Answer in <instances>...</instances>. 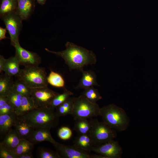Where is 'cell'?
Segmentation results:
<instances>
[{"mask_svg":"<svg viewBox=\"0 0 158 158\" xmlns=\"http://www.w3.org/2000/svg\"><path fill=\"white\" fill-rule=\"evenodd\" d=\"M34 148V144L28 140L21 138L16 147L12 151L17 158L20 156L30 153H32Z\"/></svg>","mask_w":158,"mask_h":158,"instance_id":"obj_21","label":"cell"},{"mask_svg":"<svg viewBox=\"0 0 158 158\" xmlns=\"http://www.w3.org/2000/svg\"><path fill=\"white\" fill-rule=\"evenodd\" d=\"M32 153H26L19 156L18 158H33Z\"/></svg>","mask_w":158,"mask_h":158,"instance_id":"obj_37","label":"cell"},{"mask_svg":"<svg viewBox=\"0 0 158 158\" xmlns=\"http://www.w3.org/2000/svg\"><path fill=\"white\" fill-rule=\"evenodd\" d=\"M91 128L90 123L86 119L75 120L73 130L79 135L89 133Z\"/></svg>","mask_w":158,"mask_h":158,"instance_id":"obj_25","label":"cell"},{"mask_svg":"<svg viewBox=\"0 0 158 158\" xmlns=\"http://www.w3.org/2000/svg\"><path fill=\"white\" fill-rule=\"evenodd\" d=\"M100 108L97 103L91 102L81 95L74 97L72 115L74 120L93 118L99 116Z\"/></svg>","mask_w":158,"mask_h":158,"instance_id":"obj_5","label":"cell"},{"mask_svg":"<svg viewBox=\"0 0 158 158\" xmlns=\"http://www.w3.org/2000/svg\"><path fill=\"white\" fill-rule=\"evenodd\" d=\"M81 95L93 103H96L97 101L102 98L98 90L95 88L93 86L84 89Z\"/></svg>","mask_w":158,"mask_h":158,"instance_id":"obj_29","label":"cell"},{"mask_svg":"<svg viewBox=\"0 0 158 158\" xmlns=\"http://www.w3.org/2000/svg\"><path fill=\"white\" fill-rule=\"evenodd\" d=\"M18 116L14 112L0 115V136L3 139L5 135L13 128Z\"/></svg>","mask_w":158,"mask_h":158,"instance_id":"obj_13","label":"cell"},{"mask_svg":"<svg viewBox=\"0 0 158 158\" xmlns=\"http://www.w3.org/2000/svg\"><path fill=\"white\" fill-rule=\"evenodd\" d=\"M11 77L4 74L0 76V96L6 97L13 86Z\"/></svg>","mask_w":158,"mask_h":158,"instance_id":"obj_22","label":"cell"},{"mask_svg":"<svg viewBox=\"0 0 158 158\" xmlns=\"http://www.w3.org/2000/svg\"><path fill=\"white\" fill-rule=\"evenodd\" d=\"M46 0H37V1L39 4L41 5H43L45 4Z\"/></svg>","mask_w":158,"mask_h":158,"instance_id":"obj_39","label":"cell"},{"mask_svg":"<svg viewBox=\"0 0 158 158\" xmlns=\"http://www.w3.org/2000/svg\"><path fill=\"white\" fill-rule=\"evenodd\" d=\"M81 72L82 73V77L75 89H84L92 86H99L97 82V75L94 72L90 70H83Z\"/></svg>","mask_w":158,"mask_h":158,"instance_id":"obj_15","label":"cell"},{"mask_svg":"<svg viewBox=\"0 0 158 158\" xmlns=\"http://www.w3.org/2000/svg\"><path fill=\"white\" fill-rule=\"evenodd\" d=\"M50 107L35 109L19 118L25 121L35 129L46 128L51 129L58 125L59 116Z\"/></svg>","mask_w":158,"mask_h":158,"instance_id":"obj_2","label":"cell"},{"mask_svg":"<svg viewBox=\"0 0 158 158\" xmlns=\"http://www.w3.org/2000/svg\"><path fill=\"white\" fill-rule=\"evenodd\" d=\"M59 94L47 86L31 89V96L36 109L50 107L54 98Z\"/></svg>","mask_w":158,"mask_h":158,"instance_id":"obj_8","label":"cell"},{"mask_svg":"<svg viewBox=\"0 0 158 158\" xmlns=\"http://www.w3.org/2000/svg\"><path fill=\"white\" fill-rule=\"evenodd\" d=\"M0 158H17L12 151L8 150L0 143Z\"/></svg>","mask_w":158,"mask_h":158,"instance_id":"obj_34","label":"cell"},{"mask_svg":"<svg viewBox=\"0 0 158 158\" xmlns=\"http://www.w3.org/2000/svg\"><path fill=\"white\" fill-rule=\"evenodd\" d=\"M71 129L67 126H63L58 130L57 134L61 140H67L71 138L72 135Z\"/></svg>","mask_w":158,"mask_h":158,"instance_id":"obj_33","label":"cell"},{"mask_svg":"<svg viewBox=\"0 0 158 158\" xmlns=\"http://www.w3.org/2000/svg\"><path fill=\"white\" fill-rule=\"evenodd\" d=\"M38 158H61L58 152L43 146L38 147L36 151Z\"/></svg>","mask_w":158,"mask_h":158,"instance_id":"obj_30","label":"cell"},{"mask_svg":"<svg viewBox=\"0 0 158 158\" xmlns=\"http://www.w3.org/2000/svg\"><path fill=\"white\" fill-rule=\"evenodd\" d=\"M65 46L66 49L61 51H51L47 48L45 50L63 58L70 70L77 69L81 71L85 66L96 63V57L92 51L69 42Z\"/></svg>","mask_w":158,"mask_h":158,"instance_id":"obj_1","label":"cell"},{"mask_svg":"<svg viewBox=\"0 0 158 158\" xmlns=\"http://www.w3.org/2000/svg\"><path fill=\"white\" fill-rule=\"evenodd\" d=\"M99 116L103 121L112 129L118 131L126 130L130 124V119L125 111L111 104L100 108Z\"/></svg>","mask_w":158,"mask_h":158,"instance_id":"obj_3","label":"cell"},{"mask_svg":"<svg viewBox=\"0 0 158 158\" xmlns=\"http://www.w3.org/2000/svg\"><path fill=\"white\" fill-rule=\"evenodd\" d=\"M7 29L6 28H3L0 27V40L5 39L7 37L6 36Z\"/></svg>","mask_w":158,"mask_h":158,"instance_id":"obj_36","label":"cell"},{"mask_svg":"<svg viewBox=\"0 0 158 158\" xmlns=\"http://www.w3.org/2000/svg\"><path fill=\"white\" fill-rule=\"evenodd\" d=\"M36 109L31 96H23L20 107L16 111L18 116L25 115Z\"/></svg>","mask_w":158,"mask_h":158,"instance_id":"obj_20","label":"cell"},{"mask_svg":"<svg viewBox=\"0 0 158 158\" xmlns=\"http://www.w3.org/2000/svg\"><path fill=\"white\" fill-rule=\"evenodd\" d=\"M63 88V93L59 94L56 96L53 99L50 106V108L55 109L57 107L67 101L73 93L65 87Z\"/></svg>","mask_w":158,"mask_h":158,"instance_id":"obj_26","label":"cell"},{"mask_svg":"<svg viewBox=\"0 0 158 158\" xmlns=\"http://www.w3.org/2000/svg\"><path fill=\"white\" fill-rule=\"evenodd\" d=\"M15 112L6 97L0 96V115Z\"/></svg>","mask_w":158,"mask_h":158,"instance_id":"obj_32","label":"cell"},{"mask_svg":"<svg viewBox=\"0 0 158 158\" xmlns=\"http://www.w3.org/2000/svg\"><path fill=\"white\" fill-rule=\"evenodd\" d=\"M15 77L30 89L46 87L48 84L45 68L39 66L25 67Z\"/></svg>","mask_w":158,"mask_h":158,"instance_id":"obj_4","label":"cell"},{"mask_svg":"<svg viewBox=\"0 0 158 158\" xmlns=\"http://www.w3.org/2000/svg\"><path fill=\"white\" fill-rule=\"evenodd\" d=\"M23 97L13 87L6 97L15 112L20 106Z\"/></svg>","mask_w":158,"mask_h":158,"instance_id":"obj_28","label":"cell"},{"mask_svg":"<svg viewBox=\"0 0 158 158\" xmlns=\"http://www.w3.org/2000/svg\"><path fill=\"white\" fill-rule=\"evenodd\" d=\"M90 158H105V157L102 155L97 154H91Z\"/></svg>","mask_w":158,"mask_h":158,"instance_id":"obj_38","label":"cell"},{"mask_svg":"<svg viewBox=\"0 0 158 158\" xmlns=\"http://www.w3.org/2000/svg\"><path fill=\"white\" fill-rule=\"evenodd\" d=\"M21 139L16 130L13 128L5 135L0 143L8 150L13 151L18 145Z\"/></svg>","mask_w":158,"mask_h":158,"instance_id":"obj_16","label":"cell"},{"mask_svg":"<svg viewBox=\"0 0 158 158\" xmlns=\"http://www.w3.org/2000/svg\"><path fill=\"white\" fill-rule=\"evenodd\" d=\"M0 18L10 36L11 44L14 46L19 43V36L23 26V20L16 12L7 14Z\"/></svg>","mask_w":158,"mask_h":158,"instance_id":"obj_7","label":"cell"},{"mask_svg":"<svg viewBox=\"0 0 158 158\" xmlns=\"http://www.w3.org/2000/svg\"><path fill=\"white\" fill-rule=\"evenodd\" d=\"M13 128L21 138L27 140H28L35 129L18 116L15 121Z\"/></svg>","mask_w":158,"mask_h":158,"instance_id":"obj_17","label":"cell"},{"mask_svg":"<svg viewBox=\"0 0 158 158\" xmlns=\"http://www.w3.org/2000/svg\"><path fill=\"white\" fill-rule=\"evenodd\" d=\"M50 129L46 128L35 129L28 140L34 145L45 141L52 144L56 141L51 136Z\"/></svg>","mask_w":158,"mask_h":158,"instance_id":"obj_14","label":"cell"},{"mask_svg":"<svg viewBox=\"0 0 158 158\" xmlns=\"http://www.w3.org/2000/svg\"><path fill=\"white\" fill-rule=\"evenodd\" d=\"M0 18L7 14L16 12L18 6L17 0H1Z\"/></svg>","mask_w":158,"mask_h":158,"instance_id":"obj_23","label":"cell"},{"mask_svg":"<svg viewBox=\"0 0 158 158\" xmlns=\"http://www.w3.org/2000/svg\"><path fill=\"white\" fill-rule=\"evenodd\" d=\"M52 145L61 158H90V153L73 145H65L56 141Z\"/></svg>","mask_w":158,"mask_h":158,"instance_id":"obj_11","label":"cell"},{"mask_svg":"<svg viewBox=\"0 0 158 158\" xmlns=\"http://www.w3.org/2000/svg\"><path fill=\"white\" fill-rule=\"evenodd\" d=\"M74 145L90 153L95 146L94 143L89 134L79 135L74 141Z\"/></svg>","mask_w":158,"mask_h":158,"instance_id":"obj_18","label":"cell"},{"mask_svg":"<svg viewBox=\"0 0 158 158\" xmlns=\"http://www.w3.org/2000/svg\"><path fill=\"white\" fill-rule=\"evenodd\" d=\"M15 56L18 59L20 65L25 67L38 66L41 63V57L37 53L27 50L22 47L20 43L15 44Z\"/></svg>","mask_w":158,"mask_h":158,"instance_id":"obj_9","label":"cell"},{"mask_svg":"<svg viewBox=\"0 0 158 158\" xmlns=\"http://www.w3.org/2000/svg\"><path fill=\"white\" fill-rule=\"evenodd\" d=\"M18 6L16 13L22 20L28 19L35 8V0H17Z\"/></svg>","mask_w":158,"mask_h":158,"instance_id":"obj_12","label":"cell"},{"mask_svg":"<svg viewBox=\"0 0 158 158\" xmlns=\"http://www.w3.org/2000/svg\"><path fill=\"white\" fill-rule=\"evenodd\" d=\"M13 87L23 96H31V89L17 79L14 82Z\"/></svg>","mask_w":158,"mask_h":158,"instance_id":"obj_31","label":"cell"},{"mask_svg":"<svg viewBox=\"0 0 158 158\" xmlns=\"http://www.w3.org/2000/svg\"><path fill=\"white\" fill-rule=\"evenodd\" d=\"M48 84L57 87L64 88L65 85V81L59 74L51 70L47 78Z\"/></svg>","mask_w":158,"mask_h":158,"instance_id":"obj_27","label":"cell"},{"mask_svg":"<svg viewBox=\"0 0 158 158\" xmlns=\"http://www.w3.org/2000/svg\"><path fill=\"white\" fill-rule=\"evenodd\" d=\"M92 151L104 156L105 158H120L123 153L121 147L118 142L114 139L94 146Z\"/></svg>","mask_w":158,"mask_h":158,"instance_id":"obj_10","label":"cell"},{"mask_svg":"<svg viewBox=\"0 0 158 158\" xmlns=\"http://www.w3.org/2000/svg\"><path fill=\"white\" fill-rule=\"evenodd\" d=\"M91 128L89 133L95 146L99 145L114 139L117 135L116 130L112 129L103 121L90 118Z\"/></svg>","mask_w":158,"mask_h":158,"instance_id":"obj_6","label":"cell"},{"mask_svg":"<svg viewBox=\"0 0 158 158\" xmlns=\"http://www.w3.org/2000/svg\"><path fill=\"white\" fill-rule=\"evenodd\" d=\"M74 97H70L67 101L56 108V112L59 117L68 115H72Z\"/></svg>","mask_w":158,"mask_h":158,"instance_id":"obj_24","label":"cell"},{"mask_svg":"<svg viewBox=\"0 0 158 158\" xmlns=\"http://www.w3.org/2000/svg\"><path fill=\"white\" fill-rule=\"evenodd\" d=\"M6 59L2 55H0V73L3 71V69L6 63Z\"/></svg>","mask_w":158,"mask_h":158,"instance_id":"obj_35","label":"cell"},{"mask_svg":"<svg viewBox=\"0 0 158 158\" xmlns=\"http://www.w3.org/2000/svg\"><path fill=\"white\" fill-rule=\"evenodd\" d=\"M19 61L15 56H11L6 59L3 69L5 73L9 76H16L19 73L20 69Z\"/></svg>","mask_w":158,"mask_h":158,"instance_id":"obj_19","label":"cell"}]
</instances>
